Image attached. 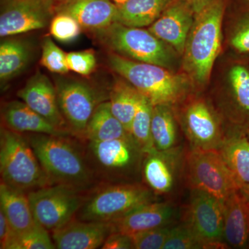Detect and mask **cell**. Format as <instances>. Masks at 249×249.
Segmentation results:
<instances>
[{"instance_id":"obj_23","label":"cell","mask_w":249,"mask_h":249,"mask_svg":"<svg viewBox=\"0 0 249 249\" xmlns=\"http://www.w3.org/2000/svg\"><path fill=\"white\" fill-rule=\"evenodd\" d=\"M1 125L18 133L71 135L54 127L22 101L4 103L1 109Z\"/></svg>"},{"instance_id":"obj_27","label":"cell","mask_w":249,"mask_h":249,"mask_svg":"<svg viewBox=\"0 0 249 249\" xmlns=\"http://www.w3.org/2000/svg\"><path fill=\"white\" fill-rule=\"evenodd\" d=\"M0 45V79L1 84L22 73L33 56L31 44L18 37H5Z\"/></svg>"},{"instance_id":"obj_26","label":"cell","mask_w":249,"mask_h":249,"mask_svg":"<svg viewBox=\"0 0 249 249\" xmlns=\"http://www.w3.org/2000/svg\"><path fill=\"white\" fill-rule=\"evenodd\" d=\"M175 0H127L117 5L115 22L127 27L148 28Z\"/></svg>"},{"instance_id":"obj_20","label":"cell","mask_w":249,"mask_h":249,"mask_svg":"<svg viewBox=\"0 0 249 249\" xmlns=\"http://www.w3.org/2000/svg\"><path fill=\"white\" fill-rule=\"evenodd\" d=\"M113 232L111 222L82 221L76 218L51 232L55 249L101 248Z\"/></svg>"},{"instance_id":"obj_31","label":"cell","mask_w":249,"mask_h":249,"mask_svg":"<svg viewBox=\"0 0 249 249\" xmlns=\"http://www.w3.org/2000/svg\"><path fill=\"white\" fill-rule=\"evenodd\" d=\"M152 107L151 102L142 95L131 126L132 139L145 155L156 150L152 137Z\"/></svg>"},{"instance_id":"obj_40","label":"cell","mask_w":249,"mask_h":249,"mask_svg":"<svg viewBox=\"0 0 249 249\" xmlns=\"http://www.w3.org/2000/svg\"><path fill=\"white\" fill-rule=\"evenodd\" d=\"M190 3L196 9V12L200 11L211 0H185Z\"/></svg>"},{"instance_id":"obj_24","label":"cell","mask_w":249,"mask_h":249,"mask_svg":"<svg viewBox=\"0 0 249 249\" xmlns=\"http://www.w3.org/2000/svg\"><path fill=\"white\" fill-rule=\"evenodd\" d=\"M0 211L4 213L16 233L26 231L36 224L28 193L3 181L0 183Z\"/></svg>"},{"instance_id":"obj_41","label":"cell","mask_w":249,"mask_h":249,"mask_svg":"<svg viewBox=\"0 0 249 249\" xmlns=\"http://www.w3.org/2000/svg\"><path fill=\"white\" fill-rule=\"evenodd\" d=\"M51 2L53 3L54 7L56 5L65 4V3L70 2V1H74V0H49Z\"/></svg>"},{"instance_id":"obj_2","label":"cell","mask_w":249,"mask_h":249,"mask_svg":"<svg viewBox=\"0 0 249 249\" xmlns=\"http://www.w3.org/2000/svg\"><path fill=\"white\" fill-rule=\"evenodd\" d=\"M24 134L51 184L65 185L85 192L98 186L83 141L71 135Z\"/></svg>"},{"instance_id":"obj_28","label":"cell","mask_w":249,"mask_h":249,"mask_svg":"<svg viewBox=\"0 0 249 249\" xmlns=\"http://www.w3.org/2000/svg\"><path fill=\"white\" fill-rule=\"evenodd\" d=\"M132 138L124 124L112 114L109 101L100 103L85 130L83 142H105Z\"/></svg>"},{"instance_id":"obj_44","label":"cell","mask_w":249,"mask_h":249,"mask_svg":"<svg viewBox=\"0 0 249 249\" xmlns=\"http://www.w3.org/2000/svg\"><path fill=\"white\" fill-rule=\"evenodd\" d=\"M245 137H247V139L249 141V128L245 131Z\"/></svg>"},{"instance_id":"obj_8","label":"cell","mask_w":249,"mask_h":249,"mask_svg":"<svg viewBox=\"0 0 249 249\" xmlns=\"http://www.w3.org/2000/svg\"><path fill=\"white\" fill-rule=\"evenodd\" d=\"M157 200L158 196L142 182L98 184L86 193L75 218L110 222Z\"/></svg>"},{"instance_id":"obj_19","label":"cell","mask_w":249,"mask_h":249,"mask_svg":"<svg viewBox=\"0 0 249 249\" xmlns=\"http://www.w3.org/2000/svg\"><path fill=\"white\" fill-rule=\"evenodd\" d=\"M221 54L249 60V0H229L222 22Z\"/></svg>"},{"instance_id":"obj_1","label":"cell","mask_w":249,"mask_h":249,"mask_svg":"<svg viewBox=\"0 0 249 249\" xmlns=\"http://www.w3.org/2000/svg\"><path fill=\"white\" fill-rule=\"evenodd\" d=\"M229 0H211L196 13L181 57L180 71L196 91H205L222 52V22Z\"/></svg>"},{"instance_id":"obj_6","label":"cell","mask_w":249,"mask_h":249,"mask_svg":"<svg viewBox=\"0 0 249 249\" xmlns=\"http://www.w3.org/2000/svg\"><path fill=\"white\" fill-rule=\"evenodd\" d=\"M83 142L98 184L142 182L145 154L133 139Z\"/></svg>"},{"instance_id":"obj_16","label":"cell","mask_w":249,"mask_h":249,"mask_svg":"<svg viewBox=\"0 0 249 249\" xmlns=\"http://www.w3.org/2000/svg\"><path fill=\"white\" fill-rule=\"evenodd\" d=\"M17 95L21 101L54 127L71 134L59 107L55 84L45 74L36 71L18 90Z\"/></svg>"},{"instance_id":"obj_22","label":"cell","mask_w":249,"mask_h":249,"mask_svg":"<svg viewBox=\"0 0 249 249\" xmlns=\"http://www.w3.org/2000/svg\"><path fill=\"white\" fill-rule=\"evenodd\" d=\"M224 202V240L230 249H249L248 198L240 189Z\"/></svg>"},{"instance_id":"obj_43","label":"cell","mask_w":249,"mask_h":249,"mask_svg":"<svg viewBox=\"0 0 249 249\" xmlns=\"http://www.w3.org/2000/svg\"><path fill=\"white\" fill-rule=\"evenodd\" d=\"M241 190L244 192V193H245L246 196H247V198H248L249 200V187H248V188H242Z\"/></svg>"},{"instance_id":"obj_7","label":"cell","mask_w":249,"mask_h":249,"mask_svg":"<svg viewBox=\"0 0 249 249\" xmlns=\"http://www.w3.org/2000/svg\"><path fill=\"white\" fill-rule=\"evenodd\" d=\"M173 109L187 147L203 150L222 147L227 128L206 91H193Z\"/></svg>"},{"instance_id":"obj_5","label":"cell","mask_w":249,"mask_h":249,"mask_svg":"<svg viewBox=\"0 0 249 249\" xmlns=\"http://www.w3.org/2000/svg\"><path fill=\"white\" fill-rule=\"evenodd\" d=\"M91 34L95 40L109 52L135 61L180 71L181 55L147 28L127 27L114 22Z\"/></svg>"},{"instance_id":"obj_36","label":"cell","mask_w":249,"mask_h":249,"mask_svg":"<svg viewBox=\"0 0 249 249\" xmlns=\"http://www.w3.org/2000/svg\"><path fill=\"white\" fill-rule=\"evenodd\" d=\"M175 224L155 228L130 235L134 249H163L170 229Z\"/></svg>"},{"instance_id":"obj_12","label":"cell","mask_w":249,"mask_h":249,"mask_svg":"<svg viewBox=\"0 0 249 249\" xmlns=\"http://www.w3.org/2000/svg\"><path fill=\"white\" fill-rule=\"evenodd\" d=\"M59 107L73 137L83 141L88 123L95 109L105 99L88 83L70 78L55 81Z\"/></svg>"},{"instance_id":"obj_9","label":"cell","mask_w":249,"mask_h":249,"mask_svg":"<svg viewBox=\"0 0 249 249\" xmlns=\"http://www.w3.org/2000/svg\"><path fill=\"white\" fill-rule=\"evenodd\" d=\"M1 181L25 193L51 184L34 149L24 134L1 125Z\"/></svg>"},{"instance_id":"obj_30","label":"cell","mask_w":249,"mask_h":249,"mask_svg":"<svg viewBox=\"0 0 249 249\" xmlns=\"http://www.w3.org/2000/svg\"><path fill=\"white\" fill-rule=\"evenodd\" d=\"M108 97L111 112L130 134L132 121L142 94L127 80L116 75Z\"/></svg>"},{"instance_id":"obj_17","label":"cell","mask_w":249,"mask_h":249,"mask_svg":"<svg viewBox=\"0 0 249 249\" xmlns=\"http://www.w3.org/2000/svg\"><path fill=\"white\" fill-rule=\"evenodd\" d=\"M196 13V9L188 1L175 0L147 29L182 57Z\"/></svg>"},{"instance_id":"obj_3","label":"cell","mask_w":249,"mask_h":249,"mask_svg":"<svg viewBox=\"0 0 249 249\" xmlns=\"http://www.w3.org/2000/svg\"><path fill=\"white\" fill-rule=\"evenodd\" d=\"M228 133L249 128V60L221 54L206 90Z\"/></svg>"},{"instance_id":"obj_14","label":"cell","mask_w":249,"mask_h":249,"mask_svg":"<svg viewBox=\"0 0 249 249\" xmlns=\"http://www.w3.org/2000/svg\"><path fill=\"white\" fill-rule=\"evenodd\" d=\"M55 15L49 0H1V38L44 29Z\"/></svg>"},{"instance_id":"obj_38","label":"cell","mask_w":249,"mask_h":249,"mask_svg":"<svg viewBox=\"0 0 249 249\" xmlns=\"http://www.w3.org/2000/svg\"><path fill=\"white\" fill-rule=\"evenodd\" d=\"M102 249H134L130 236L119 232H112L101 247Z\"/></svg>"},{"instance_id":"obj_21","label":"cell","mask_w":249,"mask_h":249,"mask_svg":"<svg viewBox=\"0 0 249 249\" xmlns=\"http://www.w3.org/2000/svg\"><path fill=\"white\" fill-rule=\"evenodd\" d=\"M54 10L55 14L71 16L82 29L92 32L115 22L117 5L111 0H74L56 5Z\"/></svg>"},{"instance_id":"obj_35","label":"cell","mask_w":249,"mask_h":249,"mask_svg":"<svg viewBox=\"0 0 249 249\" xmlns=\"http://www.w3.org/2000/svg\"><path fill=\"white\" fill-rule=\"evenodd\" d=\"M81 26L74 18L65 14L54 15L49 31L52 37L62 42H70L76 40L82 31Z\"/></svg>"},{"instance_id":"obj_42","label":"cell","mask_w":249,"mask_h":249,"mask_svg":"<svg viewBox=\"0 0 249 249\" xmlns=\"http://www.w3.org/2000/svg\"><path fill=\"white\" fill-rule=\"evenodd\" d=\"M111 1H114L116 5H121L124 4L127 0H111Z\"/></svg>"},{"instance_id":"obj_37","label":"cell","mask_w":249,"mask_h":249,"mask_svg":"<svg viewBox=\"0 0 249 249\" xmlns=\"http://www.w3.org/2000/svg\"><path fill=\"white\" fill-rule=\"evenodd\" d=\"M67 64L70 71L80 76H89L96 69V60L94 52L89 50L70 52L67 53Z\"/></svg>"},{"instance_id":"obj_13","label":"cell","mask_w":249,"mask_h":249,"mask_svg":"<svg viewBox=\"0 0 249 249\" xmlns=\"http://www.w3.org/2000/svg\"><path fill=\"white\" fill-rule=\"evenodd\" d=\"M191 195L180 210L179 220L204 243L224 240V202L206 192L190 190Z\"/></svg>"},{"instance_id":"obj_34","label":"cell","mask_w":249,"mask_h":249,"mask_svg":"<svg viewBox=\"0 0 249 249\" xmlns=\"http://www.w3.org/2000/svg\"><path fill=\"white\" fill-rule=\"evenodd\" d=\"M203 242L183 222H176L170 229L163 249H200Z\"/></svg>"},{"instance_id":"obj_15","label":"cell","mask_w":249,"mask_h":249,"mask_svg":"<svg viewBox=\"0 0 249 249\" xmlns=\"http://www.w3.org/2000/svg\"><path fill=\"white\" fill-rule=\"evenodd\" d=\"M183 145L165 151L147 154L142 165V182L157 196H170L183 185Z\"/></svg>"},{"instance_id":"obj_11","label":"cell","mask_w":249,"mask_h":249,"mask_svg":"<svg viewBox=\"0 0 249 249\" xmlns=\"http://www.w3.org/2000/svg\"><path fill=\"white\" fill-rule=\"evenodd\" d=\"M88 192L60 184L29 192L28 197L36 222L50 232L63 227L76 217Z\"/></svg>"},{"instance_id":"obj_32","label":"cell","mask_w":249,"mask_h":249,"mask_svg":"<svg viewBox=\"0 0 249 249\" xmlns=\"http://www.w3.org/2000/svg\"><path fill=\"white\" fill-rule=\"evenodd\" d=\"M49 231L36 222L29 230L20 233L14 232L8 249H55Z\"/></svg>"},{"instance_id":"obj_4","label":"cell","mask_w":249,"mask_h":249,"mask_svg":"<svg viewBox=\"0 0 249 249\" xmlns=\"http://www.w3.org/2000/svg\"><path fill=\"white\" fill-rule=\"evenodd\" d=\"M107 64L116 75L122 77L152 106H174L193 91L191 81L181 71H175L154 64L130 60L109 52Z\"/></svg>"},{"instance_id":"obj_33","label":"cell","mask_w":249,"mask_h":249,"mask_svg":"<svg viewBox=\"0 0 249 249\" xmlns=\"http://www.w3.org/2000/svg\"><path fill=\"white\" fill-rule=\"evenodd\" d=\"M67 53L55 45L50 36L44 37L42 42L40 65L52 73L65 74L70 71L67 64Z\"/></svg>"},{"instance_id":"obj_39","label":"cell","mask_w":249,"mask_h":249,"mask_svg":"<svg viewBox=\"0 0 249 249\" xmlns=\"http://www.w3.org/2000/svg\"><path fill=\"white\" fill-rule=\"evenodd\" d=\"M14 232L4 213L0 211V249H8Z\"/></svg>"},{"instance_id":"obj_29","label":"cell","mask_w":249,"mask_h":249,"mask_svg":"<svg viewBox=\"0 0 249 249\" xmlns=\"http://www.w3.org/2000/svg\"><path fill=\"white\" fill-rule=\"evenodd\" d=\"M236 181L242 188L249 187V141L245 134L228 133L219 150Z\"/></svg>"},{"instance_id":"obj_18","label":"cell","mask_w":249,"mask_h":249,"mask_svg":"<svg viewBox=\"0 0 249 249\" xmlns=\"http://www.w3.org/2000/svg\"><path fill=\"white\" fill-rule=\"evenodd\" d=\"M178 206L169 200L155 201L142 205L129 213L110 222L113 232L127 235L178 222Z\"/></svg>"},{"instance_id":"obj_25","label":"cell","mask_w":249,"mask_h":249,"mask_svg":"<svg viewBox=\"0 0 249 249\" xmlns=\"http://www.w3.org/2000/svg\"><path fill=\"white\" fill-rule=\"evenodd\" d=\"M152 137L157 151H165L182 145V132L173 107L157 105L152 107Z\"/></svg>"},{"instance_id":"obj_10","label":"cell","mask_w":249,"mask_h":249,"mask_svg":"<svg viewBox=\"0 0 249 249\" xmlns=\"http://www.w3.org/2000/svg\"><path fill=\"white\" fill-rule=\"evenodd\" d=\"M183 185L225 201L241 189L219 150H195L185 146Z\"/></svg>"}]
</instances>
